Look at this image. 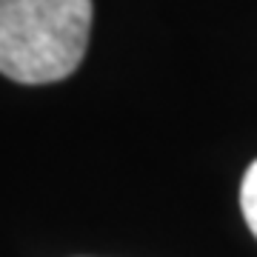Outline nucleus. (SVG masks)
Wrapping results in <instances>:
<instances>
[{
	"mask_svg": "<svg viewBox=\"0 0 257 257\" xmlns=\"http://www.w3.org/2000/svg\"><path fill=\"white\" fill-rule=\"evenodd\" d=\"M92 0H0V74L15 83H57L83 63Z\"/></svg>",
	"mask_w": 257,
	"mask_h": 257,
	"instance_id": "nucleus-1",
	"label": "nucleus"
},
{
	"mask_svg": "<svg viewBox=\"0 0 257 257\" xmlns=\"http://www.w3.org/2000/svg\"><path fill=\"white\" fill-rule=\"evenodd\" d=\"M240 209H243V217H246L251 234L257 237V160L248 166L243 186H240Z\"/></svg>",
	"mask_w": 257,
	"mask_h": 257,
	"instance_id": "nucleus-2",
	"label": "nucleus"
}]
</instances>
